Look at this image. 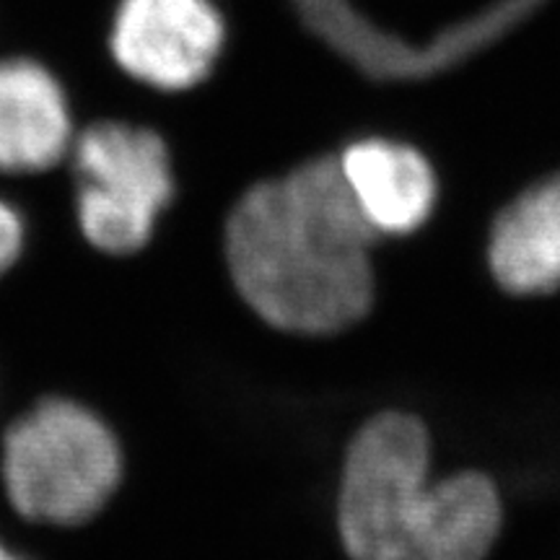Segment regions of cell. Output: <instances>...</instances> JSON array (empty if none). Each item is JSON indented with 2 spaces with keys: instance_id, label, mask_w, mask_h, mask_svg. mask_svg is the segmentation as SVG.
Masks as SVG:
<instances>
[{
  "instance_id": "1",
  "label": "cell",
  "mask_w": 560,
  "mask_h": 560,
  "mask_svg": "<svg viewBox=\"0 0 560 560\" xmlns=\"http://www.w3.org/2000/svg\"><path fill=\"white\" fill-rule=\"evenodd\" d=\"M376 240L338 156H319L242 195L226 260L240 296L270 327L335 335L371 310Z\"/></svg>"
},
{
  "instance_id": "2",
  "label": "cell",
  "mask_w": 560,
  "mask_h": 560,
  "mask_svg": "<svg viewBox=\"0 0 560 560\" xmlns=\"http://www.w3.org/2000/svg\"><path fill=\"white\" fill-rule=\"evenodd\" d=\"M122 478V452L100 416L70 400L39 402L3 441V486L11 506L42 524L89 522Z\"/></svg>"
},
{
  "instance_id": "3",
  "label": "cell",
  "mask_w": 560,
  "mask_h": 560,
  "mask_svg": "<svg viewBox=\"0 0 560 560\" xmlns=\"http://www.w3.org/2000/svg\"><path fill=\"white\" fill-rule=\"evenodd\" d=\"M431 439L408 412H382L350 441L338 490V529L353 560H400L431 480Z\"/></svg>"
},
{
  "instance_id": "4",
  "label": "cell",
  "mask_w": 560,
  "mask_h": 560,
  "mask_svg": "<svg viewBox=\"0 0 560 560\" xmlns=\"http://www.w3.org/2000/svg\"><path fill=\"white\" fill-rule=\"evenodd\" d=\"M83 236L107 255H132L153 236L174 195L170 149L156 132L94 122L70 145Z\"/></svg>"
},
{
  "instance_id": "5",
  "label": "cell",
  "mask_w": 560,
  "mask_h": 560,
  "mask_svg": "<svg viewBox=\"0 0 560 560\" xmlns=\"http://www.w3.org/2000/svg\"><path fill=\"white\" fill-rule=\"evenodd\" d=\"M226 26L210 0H120L109 52L130 79L159 91H187L221 58Z\"/></svg>"
},
{
  "instance_id": "6",
  "label": "cell",
  "mask_w": 560,
  "mask_h": 560,
  "mask_svg": "<svg viewBox=\"0 0 560 560\" xmlns=\"http://www.w3.org/2000/svg\"><path fill=\"white\" fill-rule=\"evenodd\" d=\"M70 145L73 117L60 81L32 58L0 60V172H47Z\"/></svg>"
},
{
  "instance_id": "7",
  "label": "cell",
  "mask_w": 560,
  "mask_h": 560,
  "mask_svg": "<svg viewBox=\"0 0 560 560\" xmlns=\"http://www.w3.org/2000/svg\"><path fill=\"white\" fill-rule=\"evenodd\" d=\"M342 177L376 234H412L431 219L439 185L429 159L408 143L366 138L338 156Z\"/></svg>"
},
{
  "instance_id": "8",
  "label": "cell",
  "mask_w": 560,
  "mask_h": 560,
  "mask_svg": "<svg viewBox=\"0 0 560 560\" xmlns=\"http://www.w3.org/2000/svg\"><path fill=\"white\" fill-rule=\"evenodd\" d=\"M488 265L514 296L560 289V172L511 200L490 229Z\"/></svg>"
},
{
  "instance_id": "9",
  "label": "cell",
  "mask_w": 560,
  "mask_h": 560,
  "mask_svg": "<svg viewBox=\"0 0 560 560\" xmlns=\"http://www.w3.org/2000/svg\"><path fill=\"white\" fill-rule=\"evenodd\" d=\"M501 495L480 472L431 482L400 560H486L501 532Z\"/></svg>"
},
{
  "instance_id": "10",
  "label": "cell",
  "mask_w": 560,
  "mask_h": 560,
  "mask_svg": "<svg viewBox=\"0 0 560 560\" xmlns=\"http://www.w3.org/2000/svg\"><path fill=\"white\" fill-rule=\"evenodd\" d=\"M24 247V221L9 202L0 200V276L19 260Z\"/></svg>"
},
{
  "instance_id": "11",
  "label": "cell",
  "mask_w": 560,
  "mask_h": 560,
  "mask_svg": "<svg viewBox=\"0 0 560 560\" xmlns=\"http://www.w3.org/2000/svg\"><path fill=\"white\" fill-rule=\"evenodd\" d=\"M0 560H24V558L16 556V552L9 550L3 542H0Z\"/></svg>"
}]
</instances>
